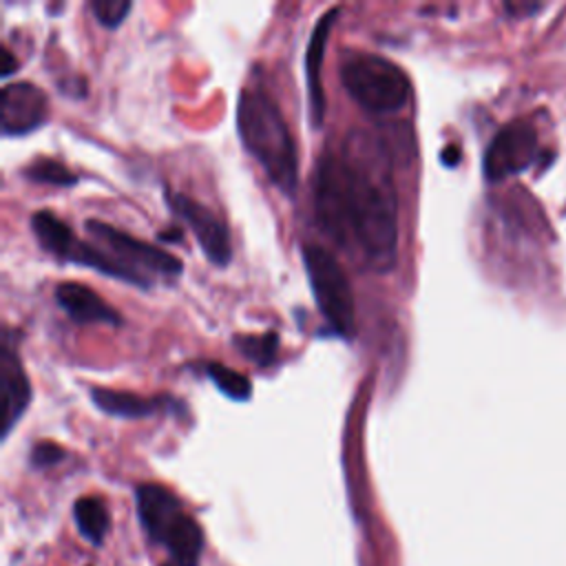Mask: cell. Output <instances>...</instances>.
Returning a JSON list of instances; mask_svg holds the SVG:
<instances>
[{"mask_svg":"<svg viewBox=\"0 0 566 566\" xmlns=\"http://www.w3.org/2000/svg\"><path fill=\"white\" fill-rule=\"evenodd\" d=\"M314 210L323 232L367 268L387 272L398 256V201L389 157L365 130L316 164Z\"/></svg>","mask_w":566,"mask_h":566,"instance_id":"cell-1","label":"cell"},{"mask_svg":"<svg viewBox=\"0 0 566 566\" xmlns=\"http://www.w3.org/2000/svg\"><path fill=\"white\" fill-rule=\"evenodd\" d=\"M237 133L268 179L285 195H294L298 181L296 144L276 102L265 91H241L237 102Z\"/></svg>","mask_w":566,"mask_h":566,"instance_id":"cell-2","label":"cell"},{"mask_svg":"<svg viewBox=\"0 0 566 566\" xmlns=\"http://www.w3.org/2000/svg\"><path fill=\"white\" fill-rule=\"evenodd\" d=\"M340 80L365 111L385 115L405 106L409 99V80L405 71L387 57L374 53H352L343 62Z\"/></svg>","mask_w":566,"mask_h":566,"instance_id":"cell-3","label":"cell"},{"mask_svg":"<svg viewBox=\"0 0 566 566\" xmlns=\"http://www.w3.org/2000/svg\"><path fill=\"white\" fill-rule=\"evenodd\" d=\"M303 265L314 294V301L329 323L332 332L343 338L356 334V307L349 279L336 256L321 245L307 243L303 248Z\"/></svg>","mask_w":566,"mask_h":566,"instance_id":"cell-4","label":"cell"},{"mask_svg":"<svg viewBox=\"0 0 566 566\" xmlns=\"http://www.w3.org/2000/svg\"><path fill=\"white\" fill-rule=\"evenodd\" d=\"M31 230L33 237L38 239V243L53 254L60 261L66 263H75V265H84V268H93L106 276L119 279L124 283L137 285V287H150V281L137 276L135 272H130L128 268L119 265L115 259H111L104 250H99L93 243L82 241L57 214H53L51 210H38L31 214Z\"/></svg>","mask_w":566,"mask_h":566,"instance_id":"cell-5","label":"cell"},{"mask_svg":"<svg viewBox=\"0 0 566 566\" xmlns=\"http://www.w3.org/2000/svg\"><path fill=\"white\" fill-rule=\"evenodd\" d=\"M84 228L97 241V248H104L111 259L146 281H150V274H161L168 279L181 274V261L164 248L135 239L99 219H88Z\"/></svg>","mask_w":566,"mask_h":566,"instance_id":"cell-6","label":"cell"},{"mask_svg":"<svg viewBox=\"0 0 566 566\" xmlns=\"http://www.w3.org/2000/svg\"><path fill=\"white\" fill-rule=\"evenodd\" d=\"M537 133L531 124L522 119L509 122L493 135L484 150V177L489 181H500L526 170L537 157Z\"/></svg>","mask_w":566,"mask_h":566,"instance_id":"cell-7","label":"cell"},{"mask_svg":"<svg viewBox=\"0 0 566 566\" xmlns=\"http://www.w3.org/2000/svg\"><path fill=\"white\" fill-rule=\"evenodd\" d=\"M166 201L170 210L192 230L206 259L219 268L228 265L232 259V248L226 221L212 208L186 197L184 192L166 190Z\"/></svg>","mask_w":566,"mask_h":566,"instance_id":"cell-8","label":"cell"},{"mask_svg":"<svg viewBox=\"0 0 566 566\" xmlns=\"http://www.w3.org/2000/svg\"><path fill=\"white\" fill-rule=\"evenodd\" d=\"M31 402V385L24 374L15 338L9 329L2 336L0 349V433L2 440L11 433L18 418Z\"/></svg>","mask_w":566,"mask_h":566,"instance_id":"cell-9","label":"cell"},{"mask_svg":"<svg viewBox=\"0 0 566 566\" xmlns=\"http://www.w3.org/2000/svg\"><path fill=\"white\" fill-rule=\"evenodd\" d=\"M49 102L40 86L31 82L4 84L0 93V126L4 137L27 135L44 124Z\"/></svg>","mask_w":566,"mask_h":566,"instance_id":"cell-10","label":"cell"},{"mask_svg":"<svg viewBox=\"0 0 566 566\" xmlns=\"http://www.w3.org/2000/svg\"><path fill=\"white\" fill-rule=\"evenodd\" d=\"M137 500V515L148 531V535L164 544L168 533L188 515L166 486L161 484H139L135 491Z\"/></svg>","mask_w":566,"mask_h":566,"instance_id":"cell-11","label":"cell"},{"mask_svg":"<svg viewBox=\"0 0 566 566\" xmlns=\"http://www.w3.org/2000/svg\"><path fill=\"white\" fill-rule=\"evenodd\" d=\"M340 9H327L312 29L307 49H305V84H307V99H310V119L312 126L318 128L325 117V93H323V60H325V44L332 24L336 22Z\"/></svg>","mask_w":566,"mask_h":566,"instance_id":"cell-12","label":"cell"},{"mask_svg":"<svg viewBox=\"0 0 566 566\" xmlns=\"http://www.w3.org/2000/svg\"><path fill=\"white\" fill-rule=\"evenodd\" d=\"M55 303L64 310V314L80 325L104 323V325H122V316L113 310L99 294L77 281H64L55 287Z\"/></svg>","mask_w":566,"mask_h":566,"instance_id":"cell-13","label":"cell"},{"mask_svg":"<svg viewBox=\"0 0 566 566\" xmlns=\"http://www.w3.org/2000/svg\"><path fill=\"white\" fill-rule=\"evenodd\" d=\"M91 400L99 411L115 418H126V420L148 418L153 413H159L166 405L175 407V402L164 396H142L135 391H119L108 387H93Z\"/></svg>","mask_w":566,"mask_h":566,"instance_id":"cell-14","label":"cell"},{"mask_svg":"<svg viewBox=\"0 0 566 566\" xmlns=\"http://www.w3.org/2000/svg\"><path fill=\"white\" fill-rule=\"evenodd\" d=\"M164 546L168 548L172 562L177 566H199V555L203 546V531L201 526L186 515L164 539Z\"/></svg>","mask_w":566,"mask_h":566,"instance_id":"cell-15","label":"cell"},{"mask_svg":"<svg viewBox=\"0 0 566 566\" xmlns=\"http://www.w3.org/2000/svg\"><path fill=\"white\" fill-rule=\"evenodd\" d=\"M73 515H75V524L80 528V533L93 542L99 544L104 533L108 531V513L106 506L102 504L99 497H77L73 504Z\"/></svg>","mask_w":566,"mask_h":566,"instance_id":"cell-16","label":"cell"},{"mask_svg":"<svg viewBox=\"0 0 566 566\" xmlns=\"http://www.w3.org/2000/svg\"><path fill=\"white\" fill-rule=\"evenodd\" d=\"M232 345L241 352V356H245L248 360H252L259 367H270L279 354V336L274 332L237 334Z\"/></svg>","mask_w":566,"mask_h":566,"instance_id":"cell-17","label":"cell"},{"mask_svg":"<svg viewBox=\"0 0 566 566\" xmlns=\"http://www.w3.org/2000/svg\"><path fill=\"white\" fill-rule=\"evenodd\" d=\"M206 374L214 382V387L228 396L230 400L245 402L252 396V382L248 376L239 374L232 367H226L221 363H206Z\"/></svg>","mask_w":566,"mask_h":566,"instance_id":"cell-18","label":"cell"},{"mask_svg":"<svg viewBox=\"0 0 566 566\" xmlns=\"http://www.w3.org/2000/svg\"><path fill=\"white\" fill-rule=\"evenodd\" d=\"M22 175L31 181L51 184V186H73V184H77L75 172H71L62 161L49 159V157L33 159L29 166L22 168Z\"/></svg>","mask_w":566,"mask_h":566,"instance_id":"cell-19","label":"cell"},{"mask_svg":"<svg viewBox=\"0 0 566 566\" xmlns=\"http://www.w3.org/2000/svg\"><path fill=\"white\" fill-rule=\"evenodd\" d=\"M130 7L128 0H91L93 15L106 29H117L126 20Z\"/></svg>","mask_w":566,"mask_h":566,"instance_id":"cell-20","label":"cell"},{"mask_svg":"<svg viewBox=\"0 0 566 566\" xmlns=\"http://www.w3.org/2000/svg\"><path fill=\"white\" fill-rule=\"evenodd\" d=\"M64 458H66V451H64L57 442H51V440L35 442V444L31 447V453H29V462H31V467H35V469L53 467V464L62 462Z\"/></svg>","mask_w":566,"mask_h":566,"instance_id":"cell-21","label":"cell"},{"mask_svg":"<svg viewBox=\"0 0 566 566\" xmlns=\"http://www.w3.org/2000/svg\"><path fill=\"white\" fill-rule=\"evenodd\" d=\"M458 159H460V148L453 146V144H449V146L440 153V161H442L444 166H455Z\"/></svg>","mask_w":566,"mask_h":566,"instance_id":"cell-22","label":"cell"},{"mask_svg":"<svg viewBox=\"0 0 566 566\" xmlns=\"http://www.w3.org/2000/svg\"><path fill=\"white\" fill-rule=\"evenodd\" d=\"M2 60H4V62H2V69H0V71H2L4 77H9V75L15 71V60H13V55H11V51H9L7 46L2 49Z\"/></svg>","mask_w":566,"mask_h":566,"instance_id":"cell-23","label":"cell"},{"mask_svg":"<svg viewBox=\"0 0 566 566\" xmlns=\"http://www.w3.org/2000/svg\"><path fill=\"white\" fill-rule=\"evenodd\" d=\"M161 566H177L175 562H166V564H161Z\"/></svg>","mask_w":566,"mask_h":566,"instance_id":"cell-24","label":"cell"}]
</instances>
